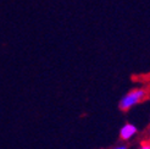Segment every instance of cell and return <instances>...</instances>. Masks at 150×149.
Instances as JSON below:
<instances>
[{"label": "cell", "instance_id": "cell-3", "mask_svg": "<svg viewBox=\"0 0 150 149\" xmlns=\"http://www.w3.org/2000/svg\"><path fill=\"white\" fill-rule=\"evenodd\" d=\"M138 149H150V143H148V142H143V143L140 144V147H139Z\"/></svg>", "mask_w": 150, "mask_h": 149}, {"label": "cell", "instance_id": "cell-2", "mask_svg": "<svg viewBox=\"0 0 150 149\" xmlns=\"http://www.w3.org/2000/svg\"><path fill=\"white\" fill-rule=\"evenodd\" d=\"M137 132H138V128L136 127V125L127 122L122 126L121 130H120V138L126 142V140L132 139L134 136L137 135Z\"/></svg>", "mask_w": 150, "mask_h": 149}, {"label": "cell", "instance_id": "cell-1", "mask_svg": "<svg viewBox=\"0 0 150 149\" xmlns=\"http://www.w3.org/2000/svg\"><path fill=\"white\" fill-rule=\"evenodd\" d=\"M146 96H148V91L145 88H134L122 96L118 103V108L122 111H127V110L132 109L133 106L138 105Z\"/></svg>", "mask_w": 150, "mask_h": 149}, {"label": "cell", "instance_id": "cell-4", "mask_svg": "<svg viewBox=\"0 0 150 149\" xmlns=\"http://www.w3.org/2000/svg\"><path fill=\"white\" fill-rule=\"evenodd\" d=\"M111 149H128V147H127L126 144H120V145H116V147L111 148Z\"/></svg>", "mask_w": 150, "mask_h": 149}]
</instances>
